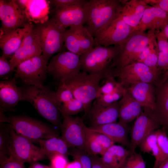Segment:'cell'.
Masks as SVG:
<instances>
[{
	"instance_id": "6da1fadb",
	"label": "cell",
	"mask_w": 168,
	"mask_h": 168,
	"mask_svg": "<svg viewBox=\"0 0 168 168\" xmlns=\"http://www.w3.org/2000/svg\"><path fill=\"white\" fill-rule=\"evenodd\" d=\"M22 100L30 102L38 113L54 125L61 128L62 115L53 96L46 86L40 88L32 86L22 87Z\"/></svg>"
},
{
	"instance_id": "7a4b0ae2",
	"label": "cell",
	"mask_w": 168,
	"mask_h": 168,
	"mask_svg": "<svg viewBox=\"0 0 168 168\" xmlns=\"http://www.w3.org/2000/svg\"><path fill=\"white\" fill-rule=\"evenodd\" d=\"M127 1H88L89 17L84 26L94 37L103 27L120 16Z\"/></svg>"
},
{
	"instance_id": "3957f363",
	"label": "cell",
	"mask_w": 168,
	"mask_h": 168,
	"mask_svg": "<svg viewBox=\"0 0 168 168\" xmlns=\"http://www.w3.org/2000/svg\"><path fill=\"white\" fill-rule=\"evenodd\" d=\"M106 72L92 74L80 71L62 84L72 92L74 98L83 103L85 115L92 102L96 98L100 82L105 77Z\"/></svg>"
},
{
	"instance_id": "277c9868",
	"label": "cell",
	"mask_w": 168,
	"mask_h": 168,
	"mask_svg": "<svg viewBox=\"0 0 168 168\" xmlns=\"http://www.w3.org/2000/svg\"><path fill=\"white\" fill-rule=\"evenodd\" d=\"M5 122L17 134L33 142L40 139L58 137L59 132L51 126L27 116L16 115L7 117Z\"/></svg>"
},
{
	"instance_id": "5b68a950",
	"label": "cell",
	"mask_w": 168,
	"mask_h": 168,
	"mask_svg": "<svg viewBox=\"0 0 168 168\" xmlns=\"http://www.w3.org/2000/svg\"><path fill=\"white\" fill-rule=\"evenodd\" d=\"M155 30H136L120 46V51L109 68L119 69L135 62L140 52L156 39Z\"/></svg>"
},
{
	"instance_id": "8992f818",
	"label": "cell",
	"mask_w": 168,
	"mask_h": 168,
	"mask_svg": "<svg viewBox=\"0 0 168 168\" xmlns=\"http://www.w3.org/2000/svg\"><path fill=\"white\" fill-rule=\"evenodd\" d=\"M119 45L96 46L80 56L82 71L94 74L106 71L119 54Z\"/></svg>"
},
{
	"instance_id": "52a82bcc",
	"label": "cell",
	"mask_w": 168,
	"mask_h": 168,
	"mask_svg": "<svg viewBox=\"0 0 168 168\" xmlns=\"http://www.w3.org/2000/svg\"><path fill=\"white\" fill-rule=\"evenodd\" d=\"M81 70L80 57L68 51H62L53 56L48 65V73L62 84Z\"/></svg>"
},
{
	"instance_id": "ba28073f",
	"label": "cell",
	"mask_w": 168,
	"mask_h": 168,
	"mask_svg": "<svg viewBox=\"0 0 168 168\" xmlns=\"http://www.w3.org/2000/svg\"><path fill=\"white\" fill-rule=\"evenodd\" d=\"M44 58L48 62L54 55L62 51L64 46L63 32L66 29L56 25L49 19L36 24Z\"/></svg>"
},
{
	"instance_id": "9c48e42d",
	"label": "cell",
	"mask_w": 168,
	"mask_h": 168,
	"mask_svg": "<svg viewBox=\"0 0 168 168\" xmlns=\"http://www.w3.org/2000/svg\"><path fill=\"white\" fill-rule=\"evenodd\" d=\"M48 63L42 55L34 57L16 67L14 77L20 79L26 86L42 88L48 74Z\"/></svg>"
},
{
	"instance_id": "30bf717a",
	"label": "cell",
	"mask_w": 168,
	"mask_h": 168,
	"mask_svg": "<svg viewBox=\"0 0 168 168\" xmlns=\"http://www.w3.org/2000/svg\"><path fill=\"white\" fill-rule=\"evenodd\" d=\"M136 30L126 23L120 16L95 35V47L120 46Z\"/></svg>"
},
{
	"instance_id": "8fae6325",
	"label": "cell",
	"mask_w": 168,
	"mask_h": 168,
	"mask_svg": "<svg viewBox=\"0 0 168 168\" xmlns=\"http://www.w3.org/2000/svg\"><path fill=\"white\" fill-rule=\"evenodd\" d=\"M8 125L10 138V155L23 163H28L30 164L48 158L42 153L40 147L16 133Z\"/></svg>"
},
{
	"instance_id": "7c38bea8",
	"label": "cell",
	"mask_w": 168,
	"mask_h": 168,
	"mask_svg": "<svg viewBox=\"0 0 168 168\" xmlns=\"http://www.w3.org/2000/svg\"><path fill=\"white\" fill-rule=\"evenodd\" d=\"M0 35L32 23L29 21L24 11L15 0H0Z\"/></svg>"
},
{
	"instance_id": "4fadbf2b",
	"label": "cell",
	"mask_w": 168,
	"mask_h": 168,
	"mask_svg": "<svg viewBox=\"0 0 168 168\" xmlns=\"http://www.w3.org/2000/svg\"><path fill=\"white\" fill-rule=\"evenodd\" d=\"M112 74L117 77L119 82L126 88L137 83H153L157 81L159 76L142 63L134 62L122 68H113Z\"/></svg>"
},
{
	"instance_id": "5bb4252c",
	"label": "cell",
	"mask_w": 168,
	"mask_h": 168,
	"mask_svg": "<svg viewBox=\"0 0 168 168\" xmlns=\"http://www.w3.org/2000/svg\"><path fill=\"white\" fill-rule=\"evenodd\" d=\"M61 138L68 148L85 149L88 127L79 117L62 115Z\"/></svg>"
},
{
	"instance_id": "9a60e30c",
	"label": "cell",
	"mask_w": 168,
	"mask_h": 168,
	"mask_svg": "<svg viewBox=\"0 0 168 168\" xmlns=\"http://www.w3.org/2000/svg\"><path fill=\"white\" fill-rule=\"evenodd\" d=\"M64 46L79 57L94 47V37L83 25L71 26L63 32Z\"/></svg>"
},
{
	"instance_id": "2e32d148",
	"label": "cell",
	"mask_w": 168,
	"mask_h": 168,
	"mask_svg": "<svg viewBox=\"0 0 168 168\" xmlns=\"http://www.w3.org/2000/svg\"><path fill=\"white\" fill-rule=\"evenodd\" d=\"M49 19L53 22L64 28L84 25L89 17L88 1L85 4L60 9H52Z\"/></svg>"
},
{
	"instance_id": "e0dca14e",
	"label": "cell",
	"mask_w": 168,
	"mask_h": 168,
	"mask_svg": "<svg viewBox=\"0 0 168 168\" xmlns=\"http://www.w3.org/2000/svg\"><path fill=\"white\" fill-rule=\"evenodd\" d=\"M161 125L151 109L143 107L141 114L136 119L130 133L129 147L131 153L148 135L159 129Z\"/></svg>"
},
{
	"instance_id": "ac0fdd59",
	"label": "cell",
	"mask_w": 168,
	"mask_h": 168,
	"mask_svg": "<svg viewBox=\"0 0 168 168\" xmlns=\"http://www.w3.org/2000/svg\"><path fill=\"white\" fill-rule=\"evenodd\" d=\"M39 36L35 25L25 35L18 49L9 60L14 69L21 63L42 55Z\"/></svg>"
},
{
	"instance_id": "d6986e66",
	"label": "cell",
	"mask_w": 168,
	"mask_h": 168,
	"mask_svg": "<svg viewBox=\"0 0 168 168\" xmlns=\"http://www.w3.org/2000/svg\"><path fill=\"white\" fill-rule=\"evenodd\" d=\"M119 101L109 105H104L95 101L86 114L91 125V127L116 122L119 119Z\"/></svg>"
},
{
	"instance_id": "ffe728a7",
	"label": "cell",
	"mask_w": 168,
	"mask_h": 168,
	"mask_svg": "<svg viewBox=\"0 0 168 168\" xmlns=\"http://www.w3.org/2000/svg\"><path fill=\"white\" fill-rule=\"evenodd\" d=\"M16 79L14 77L0 82V111H14L19 102L22 100V87L17 86Z\"/></svg>"
},
{
	"instance_id": "44dd1931",
	"label": "cell",
	"mask_w": 168,
	"mask_h": 168,
	"mask_svg": "<svg viewBox=\"0 0 168 168\" xmlns=\"http://www.w3.org/2000/svg\"><path fill=\"white\" fill-rule=\"evenodd\" d=\"M24 11L29 21L38 24L43 23L49 19L50 14L49 1L45 0H16Z\"/></svg>"
},
{
	"instance_id": "7402d4cb",
	"label": "cell",
	"mask_w": 168,
	"mask_h": 168,
	"mask_svg": "<svg viewBox=\"0 0 168 168\" xmlns=\"http://www.w3.org/2000/svg\"><path fill=\"white\" fill-rule=\"evenodd\" d=\"M168 24V13L157 5H148L137 30L143 32L147 30H161Z\"/></svg>"
},
{
	"instance_id": "603a6c76",
	"label": "cell",
	"mask_w": 168,
	"mask_h": 168,
	"mask_svg": "<svg viewBox=\"0 0 168 168\" xmlns=\"http://www.w3.org/2000/svg\"><path fill=\"white\" fill-rule=\"evenodd\" d=\"M32 23L7 33L0 35V47L2 56L10 58L20 47L26 35L34 26Z\"/></svg>"
},
{
	"instance_id": "cb8c5ba5",
	"label": "cell",
	"mask_w": 168,
	"mask_h": 168,
	"mask_svg": "<svg viewBox=\"0 0 168 168\" xmlns=\"http://www.w3.org/2000/svg\"><path fill=\"white\" fill-rule=\"evenodd\" d=\"M156 90V106L153 115L164 129H168V80L158 83Z\"/></svg>"
},
{
	"instance_id": "d4e9b609",
	"label": "cell",
	"mask_w": 168,
	"mask_h": 168,
	"mask_svg": "<svg viewBox=\"0 0 168 168\" xmlns=\"http://www.w3.org/2000/svg\"><path fill=\"white\" fill-rule=\"evenodd\" d=\"M152 84L138 82L131 84L125 88L142 107L149 108L153 111L156 106V90Z\"/></svg>"
},
{
	"instance_id": "484cf974",
	"label": "cell",
	"mask_w": 168,
	"mask_h": 168,
	"mask_svg": "<svg viewBox=\"0 0 168 168\" xmlns=\"http://www.w3.org/2000/svg\"><path fill=\"white\" fill-rule=\"evenodd\" d=\"M119 103V122L122 124H127L136 119L142 111L143 107L132 97L126 88Z\"/></svg>"
},
{
	"instance_id": "4316f807",
	"label": "cell",
	"mask_w": 168,
	"mask_h": 168,
	"mask_svg": "<svg viewBox=\"0 0 168 168\" xmlns=\"http://www.w3.org/2000/svg\"><path fill=\"white\" fill-rule=\"evenodd\" d=\"M91 131L103 133L107 136L115 143L125 146H129L128 138V128L127 124L119 122L110 123L95 127H90Z\"/></svg>"
},
{
	"instance_id": "83f0119b",
	"label": "cell",
	"mask_w": 168,
	"mask_h": 168,
	"mask_svg": "<svg viewBox=\"0 0 168 168\" xmlns=\"http://www.w3.org/2000/svg\"><path fill=\"white\" fill-rule=\"evenodd\" d=\"M148 6L144 0H127L123 6L120 17L126 23L137 30Z\"/></svg>"
},
{
	"instance_id": "f1b7e54d",
	"label": "cell",
	"mask_w": 168,
	"mask_h": 168,
	"mask_svg": "<svg viewBox=\"0 0 168 168\" xmlns=\"http://www.w3.org/2000/svg\"><path fill=\"white\" fill-rule=\"evenodd\" d=\"M42 153L48 158L55 153H59L67 156L69 148L61 138L53 137L47 139H40L38 142Z\"/></svg>"
},
{
	"instance_id": "f546056e",
	"label": "cell",
	"mask_w": 168,
	"mask_h": 168,
	"mask_svg": "<svg viewBox=\"0 0 168 168\" xmlns=\"http://www.w3.org/2000/svg\"><path fill=\"white\" fill-rule=\"evenodd\" d=\"M10 134L8 124L0 123V163L9 158L10 153Z\"/></svg>"
},
{
	"instance_id": "4dcf8cb0",
	"label": "cell",
	"mask_w": 168,
	"mask_h": 168,
	"mask_svg": "<svg viewBox=\"0 0 168 168\" xmlns=\"http://www.w3.org/2000/svg\"><path fill=\"white\" fill-rule=\"evenodd\" d=\"M138 147L143 153H152L155 157V162L157 161L159 156V151L157 142L156 130L147 136Z\"/></svg>"
},
{
	"instance_id": "1f68e13d",
	"label": "cell",
	"mask_w": 168,
	"mask_h": 168,
	"mask_svg": "<svg viewBox=\"0 0 168 168\" xmlns=\"http://www.w3.org/2000/svg\"><path fill=\"white\" fill-rule=\"evenodd\" d=\"M156 132L159 156L157 161L155 162L153 168H158L168 157V137L165 129H159L156 130Z\"/></svg>"
},
{
	"instance_id": "d6a6232c",
	"label": "cell",
	"mask_w": 168,
	"mask_h": 168,
	"mask_svg": "<svg viewBox=\"0 0 168 168\" xmlns=\"http://www.w3.org/2000/svg\"><path fill=\"white\" fill-rule=\"evenodd\" d=\"M84 150L91 155H102L106 151L95 137L88 128L86 134Z\"/></svg>"
},
{
	"instance_id": "836d02e7",
	"label": "cell",
	"mask_w": 168,
	"mask_h": 168,
	"mask_svg": "<svg viewBox=\"0 0 168 168\" xmlns=\"http://www.w3.org/2000/svg\"><path fill=\"white\" fill-rule=\"evenodd\" d=\"M111 69L107 71L104 84L100 87L98 90L96 98L105 94H110L114 92L121 84L115 80Z\"/></svg>"
},
{
	"instance_id": "e575fe53",
	"label": "cell",
	"mask_w": 168,
	"mask_h": 168,
	"mask_svg": "<svg viewBox=\"0 0 168 168\" xmlns=\"http://www.w3.org/2000/svg\"><path fill=\"white\" fill-rule=\"evenodd\" d=\"M59 110L62 116H72L84 111V106L82 102L74 98L62 104Z\"/></svg>"
},
{
	"instance_id": "d590c367",
	"label": "cell",
	"mask_w": 168,
	"mask_h": 168,
	"mask_svg": "<svg viewBox=\"0 0 168 168\" xmlns=\"http://www.w3.org/2000/svg\"><path fill=\"white\" fill-rule=\"evenodd\" d=\"M68 155L74 159L79 161L82 168H92V161L91 155L85 150L76 148H69Z\"/></svg>"
},
{
	"instance_id": "8d00e7d4",
	"label": "cell",
	"mask_w": 168,
	"mask_h": 168,
	"mask_svg": "<svg viewBox=\"0 0 168 168\" xmlns=\"http://www.w3.org/2000/svg\"><path fill=\"white\" fill-rule=\"evenodd\" d=\"M53 96L57 104L59 106L74 98L72 92L63 84H60L56 91H53Z\"/></svg>"
},
{
	"instance_id": "74e56055",
	"label": "cell",
	"mask_w": 168,
	"mask_h": 168,
	"mask_svg": "<svg viewBox=\"0 0 168 168\" xmlns=\"http://www.w3.org/2000/svg\"><path fill=\"white\" fill-rule=\"evenodd\" d=\"M120 168H146V163L142 156L131 153Z\"/></svg>"
},
{
	"instance_id": "f35d334b",
	"label": "cell",
	"mask_w": 168,
	"mask_h": 168,
	"mask_svg": "<svg viewBox=\"0 0 168 168\" xmlns=\"http://www.w3.org/2000/svg\"><path fill=\"white\" fill-rule=\"evenodd\" d=\"M107 150L115 157L120 167L131 153L130 150H127L121 146L115 144Z\"/></svg>"
},
{
	"instance_id": "ab89813d",
	"label": "cell",
	"mask_w": 168,
	"mask_h": 168,
	"mask_svg": "<svg viewBox=\"0 0 168 168\" xmlns=\"http://www.w3.org/2000/svg\"><path fill=\"white\" fill-rule=\"evenodd\" d=\"M50 4L55 9H63L75 6H79L85 4L88 0H49Z\"/></svg>"
},
{
	"instance_id": "60d3db41",
	"label": "cell",
	"mask_w": 168,
	"mask_h": 168,
	"mask_svg": "<svg viewBox=\"0 0 168 168\" xmlns=\"http://www.w3.org/2000/svg\"><path fill=\"white\" fill-rule=\"evenodd\" d=\"M48 159L52 168H65L69 163L66 155L59 153L52 155Z\"/></svg>"
},
{
	"instance_id": "b9f144b4",
	"label": "cell",
	"mask_w": 168,
	"mask_h": 168,
	"mask_svg": "<svg viewBox=\"0 0 168 168\" xmlns=\"http://www.w3.org/2000/svg\"><path fill=\"white\" fill-rule=\"evenodd\" d=\"M159 52L158 48L156 49L142 62L158 76L159 72L157 68V63Z\"/></svg>"
},
{
	"instance_id": "7bdbcfd3",
	"label": "cell",
	"mask_w": 168,
	"mask_h": 168,
	"mask_svg": "<svg viewBox=\"0 0 168 168\" xmlns=\"http://www.w3.org/2000/svg\"><path fill=\"white\" fill-rule=\"evenodd\" d=\"M101 156L102 161L106 168H120L116 158L108 151L107 150Z\"/></svg>"
},
{
	"instance_id": "ee69618b",
	"label": "cell",
	"mask_w": 168,
	"mask_h": 168,
	"mask_svg": "<svg viewBox=\"0 0 168 168\" xmlns=\"http://www.w3.org/2000/svg\"><path fill=\"white\" fill-rule=\"evenodd\" d=\"M13 68L9 61L4 57H0V76L1 78L7 79V76L14 71Z\"/></svg>"
},
{
	"instance_id": "f6af8a7d",
	"label": "cell",
	"mask_w": 168,
	"mask_h": 168,
	"mask_svg": "<svg viewBox=\"0 0 168 168\" xmlns=\"http://www.w3.org/2000/svg\"><path fill=\"white\" fill-rule=\"evenodd\" d=\"M157 48L156 39L140 52L135 62L142 63Z\"/></svg>"
},
{
	"instance_id": "bcb514c9",
	"label": "cell",
	"mask_w": 168,
	"mask_h": 168,
	"mask_svg": "<svg viewBox=\"0 0 168 168\" xmlns=\"http://www.w3.org/2000/svg\"><path fill=\"white\" fill-rule=\"evenodd\" d=\"M157 45L159 51L168 52V38L161 30L155 33Z\"/></svg>"
},
{
	"instance_id": "7dc6e473",
	"label": "cell",
	"mask_w": 168,
	"mask_h": 168,
	"mask_svg": "<svg viewBox=\"0 0 168 168\" xmlns=\"http://www.w3.org/2000/svg\"><path fill=\"white\" fill-rule=\"evenodd\" d=\"M0 168H26L25 164L18 161L12 156L0 163Z\"/></svg>"
},
{
	"instance_id": "c3c4849f",
	"label": "cell",
	"mask_w": 168,
	"mask_h": 168,
	"mask_svg": "<svg viewBox=\"0 0 168 168\" xmlns=\"http://www.w3.org/2000/svg\"><path fill=\"white\" fill-rule=\"evenodd\" d=\"M92 132H93L95 137L106 151L115 144V143L114 142L105 134L99 133Z\"/></svg>"
},
{
	"instance_id": "681fc988",
	"label": "cell",
	"mask_w": 168,
	"mask_h": 168,
	"mask_svg": "<svg viewBox=\"0 0 168 168\" xmlns=\"http://www.w3.org/2000/svg\"><path fill=\"white\" fill-rule=\"evenodd\" d=\"M157 68L159 72L160 71L164 72L168 69V52L159 51Z\"/></svg>"
},
{
	"instance_id": "f907efd6",
	"label": "cell",
	"mask_w": 168,
	"mask_h": 168,
	"mask_svg": "<svg viewBox=\"0 0 168 168\" xmlns=\"http://www.w3.org/2000/svg\"><path fill=\"white\" fill-rule=\"evenodd\" d=\"M91 156L92 168H106L102 161L100 157L98 155H91Z\"/></svg>"
},
{
	"instance_id": "816d5d0a",
	"label": "cell",
	"mask_w": 168,
	"mask_h": 168,
	"mask_svg": "<svg viewBox=\"0 0 168 168\" xmlns=\"http://www.w3.org/2000/svg\"><path fill=\"white\" fill-rule=\"evenodd\" d=\"M157 5L168 13V0H158Z\"/></svg>"
},
{
	"instance_id": "f5cc1de1",
	"label": "cell",
	"mask_w": 168,
	"mask_h": 168,
	"mask_svg": "<svg viewBox=\"0 0 168 168\" xmlns=\"http://www.w3.org/2000/svg\"><path fill=\"white\" fill-rule=\"evenodd\" d=\"M65 168H82V166L79 161L74 159V161L69 162Z\"/></svg>"
},
{
	"instance_id": "db71d44e",
	"label": "cell",
	"mask_w": 168,
	"mask_h": 168,
	"mask_svg": "<svg viewBox=\"0 0 168 168\" xmlns=\"http://www.w3.org/2000/svg\"><path fill=\"white\" fill-rule=\"evenodd\" d=\"M28 168H52L50 166L40 164L38 162H36L30 164Z\"/></svg>"
},
{
	"instance_id": "11a10c76",
	"label": "cell",
	"mask_w": 168,
	"mask_h": 168,
	"mask_svg": "<svg viewBox=\"0 0 168 168\" xmlns=\"http://www.w3.org/2000/svg\"><path fill=\"white\" fill-rule=\"evenodd\" d=\"M158 168H168V157L162 162Z\"/></svg>"
},
{
	"instance_id": "9f6ffc18",
	"label": "cell",
	"mask_w": 168,
	"mask_h": 168,
	"mask_svg": "<svg viewBox=\"0 0 168 168\" xmlns=\"http://www.w3.org/2000/svg\"><path fill=\"white\" fill-rule=\"evenodd\" d=\"M168 38V24L166 25L161 30Z\"/></svg>"
},
{
	"instance_id": "6f0895ef",
	"label": "cell",
	"mask_w": 168,
	"mask_h": 168,
	"mask_svg": "<svg viewBox=\"0 0 168 168\" xmlns=\"http://www.w3.org/2000/svg\"><path fill=\"white\" fill-rule=\"evenodd\" d=\"M164 78L168 80V69L164 72Z\"/></svg>"
}]
</instances>
